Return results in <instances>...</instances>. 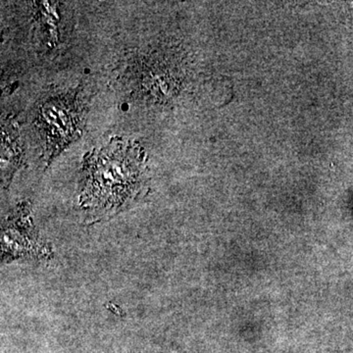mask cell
I'll return each mask as SVG.
<instances>
[{"instance_id": "obj_1", "label": "cell", "mask_w": 353, "mask_h": 353, "mask_svg": "<svg viewBox=\"0 0 353 353\" xmlns=\"http://www.w3.org/2000/svg\"><path fill=\"white\" fill-rule=\"evenodd\" d=\"M148 190L145 152L132 141L113 139L83 163L80 205L85 223L117 215L143 199Z\"/></svg>"}, {"instance_id": "obj_2", "label": "cell", "mask_w": 353, "mask_h": 353, "mask_svg": "<svg viewBox=\"0 0 353 353\" xmlns=\"http://www.w3.org/2000/svg\"><path fill=\"white\" fill-rule=\"evenodd\" d=\"M2 263L19 259H48L52 248L39 236L32 222L31 206L19 204L3 222L1 234Z\"/></svg>"}, {"instance_id": "obj_3", "label": "cell", "mask_w": 353, "mask_h": 353, "mask_svg": "<svg viewBox=\"0 0 353 353\" xmlns=\"http://www.w3.org/2000/svg\"><path fill=\"white\" fill-rule=\"evenodd\" d=\"M82 112L76 94L50 97L41 105L39 123L46 137L48 160L82 134Z\"/></svg>"}, {"instance_id": "obj_4", "label": "cell", "mask_w": 353, "mask_h": 353, "mask_svg": "<svg viewBox=\"0 0 353 353\" xmlns=\"http://www.w3.org/2000/svg\"><path fill=\"white\" fill-rule=\"evenodd\" d=\"M23 162V146L17 125L13 120L6 119L1 126V176L3 188L9 187L14 174Z\"/></svg>"}]
</instances>
